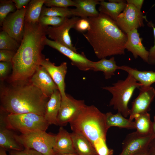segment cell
<instances>
[{
    "label": "cell",
    "mask_w": 155,
    "mask_h": 155,
    "mask_svg": "<svg viewBox=\"0 0 155 155\" xmlns=\"http://www.w3.org/2000/svg\"><path fill=\"white\" fill-rule=\"evenodd\" d=\"M66 18L51 16H40L39 23L43 26L51 25L53 27H57L62 25L64 22Z\"/></svg>",
    "instance_id": "1f68e13d"
},
{
    "label": "cell",
    "mask_w": 155,
    "mask_h": 155,
    "mask_svg": "<svg viewBox=\"0 0 155 155\" xmlns=\"http://www.w3.org/2000/svg\"><path fill=\"white\" fill-rule=\"evenodd\" d=\"M30 1V0H12L15 4L16 10H20L27 6Z\"/></svg>",
    "instance_id": "f35d334b"
},
{
    "label": "cell",
    "mask_w": 155,
    "mask_h": 155,
    "mask_svg": "<svg viewBox=\"0 0 155 155\" xmlns=\"http://www.w3.org/2000/svg\"><path fill=\"white\" fill-rule=\"evenodd\" d=\"M5 88L0 95L1 109L9 114L44 115L49 98L30 82Z\"/></svg>",
    "instance_id": "3957f363"
},
{
    "label": "cell",
    "mask_w": 155,
    "mask_h": 155,
    "mask_svg": "<svg viewBox=\"0 0 155 155\" xmlns=\"http://www.w3.org/2000/svg\"><path fill=\"white\" fill-rule=\"evenodd\" d=\"M133 155H149L147 150L138 152Z\"/></svg>",
    "instance_id": "b9f144b4"
},
{
    "label": "cell",
    "mask_w": 155,
    "mask_h": 155,
    "mask_svg": "<svg viewBox=\"0 0 155 155\" xmlns=\"http://www.w3.org/2000/svg\"><path fill=\"white\" fill-rule=\"evenodd\" d=\"M144 1L143 0H127V3L134 5L138 9L141 10Z\"/></svg>",
    "instance_id": "60d3db41"
},
{
    "label": "cell",
    "mask_w": 155,
    "mask_h": 155,
    "mask_svg": "<svg viewBox=\"0 0 155 155\" xmlns=\"http://www.w3.org/2000/svg\"><path fill=\"white\" fill-rule=\"evenodd\" d=\"M99 13L98 16L88 18L90 26L86 32L83 34L84 36L99 59L124 55L127 34L120 28L115 21Z\"/></svg>",
    "instance_id": "7a4b0ae2"
},
{
    "label": "cell",
    "mask_w": 155,
    "mask_h": 155,
    "mask_svg": "<svg viewBox=\"0 0 155 155\" xmlns=\"http://www.w3.org/2000/svg\"><path fill=\"white\" fill-rule=\"evenodd\" d=\"M127 3L106 2L101 0L98 10L99 12L108 16L116 22L119 16L124 9Z\"/></svg>",
    "instance_id": "484cf974"
},
{
    "label": "cell",
    "mask_w": 155,
    "mask_h": 155,
    "mask_svg": "<svg viewBox=\"0 0 155 155\" xmlns=\"http://www.w3.org/2000/svg\"><path fill=\"white\" fill-rule=\"evenodd\" d=\"M148 25L152 28L154 38V46L151 47L149 51V55L148 63L151 65H155V27L152 22H148Z\"/></svg>",
    "instance_id": "e575fe53"
},
{
    "label": "cell",
    "mask_w": 155,
    "mask_h": 155,
    "mask_svg": "<svg viewBox=\"0 0 155 155\" xmlns=\"http://www.w3.org/2000/svg\"><path fill=\"white\" fill-rule=\"evenodd\" d=\"M147 150L149 155H155V138L150 143Z\"/></svg>",
    "instance_id": "ab89813d"
},
{
    "label": "cell",
    "mask_w": 155,
    "mask_h": 155,
    "mask_svg": "<svg viewBox=\"0 0 155 155\" xmlns=\"http://www.w3.org/2000/svg\"><path fill=\"white\" fill-rule=\"evenodd\" d=\"M0 155H8L6 152V150L4 148L0 147Z\"/></svg>",
    "instance_id": "ee69618b"
},
{
    "label": "cell",
    "mask_w": 155,
    "mask_h": 155,
    "mask_svg": "<svg viewBox=\"0 0 155 155\" xmlns=\"http://www.w3.org/2000/svg\"><path fill=\"white\" fill-rule=\"evenodd\" d=\"M27 6L9 13L4 20L2 30L20 44L25 32V16Z\"/></svg>",
    "instance_id": "9c48e42d"
},
{
    "label": "cell",
    "mask_w": 155,
    "mask_h": 155,
    "mask_svg": "<svg viewBox=\"0 0 155 155\" xmlns=\"http://www.w3.org/2000/svg\"><path fill=\"white\" fill-rule=\"evenodd\" d=\"M16 52L11 50H0V62H11Z\"/></svg>",
    "instance_id": "8d00e7d4"
},
{
    "label": "cell",
    "mask_w": 155,
    "mask_h": 155,
    "mask_svg": "<svg viewBox=\"0 0 155 155\" xmlns=\"http://www.w3.org/2000/svg\"><path fill=\"white\" fill-rule=\"evenodd\" d=\"M105 116L106 124L108 129L112 127L135 129L134 122L126 119L119 112L113 114L110 112L105 114Z\"/></svg>",
    "instance_id": "d4e9b609"
},
{
    "label": "cell",
    "mask_w": 155,
    "mask_h": 155,
    "mask_svg": "<svg viewBox=\"0 0 155 155\" xmlns=\"http://www.w3.org/2000/svg\"><path fill=\"white\" fill-rule=\"evenodd\" d=\"M16 8L14 3L11 0L0 1V25L2 23L7 15L10 13L15 11Z\"/></svg>",
    "instance_id": "4dcf8cb0"
},
{
    "label": "cell",
    "mask_w": 155,
    "mask_h": 155,
    "mask_svg": "<svg viewBox=\"0 0 155 155\" xmlns=\"http://www.w3.org/2000/svg\"><path fill=\"white\" fill-rule=\"evenodd\" d=\"M112 86H106L102 89L110 92L112 97L109 106H112L125 117L129 116L131 109L128 105L135 90L142 85L130 74H128L124 80H119L112 84Z\"/></svg>",
    "instance_id": "5b68a950"
},
{
    "label": "cell",
    "mask_w": 155,
    "mask_h": 155,
    "mask_svg": "<svg viewBox=\"0 0 155 155\" xmlns=\"http://www.w3.org/2000/svg\"><path fill=\"white\" fill-rule=\"evenodd\" d=\"M119 69L124 71L132 75L142 86H151L155 82V71H141L125 65L119 66Z\"/></svg>",
    "instance_id": "603a6c76"
},
{
    "label": "cell",
    "mask_w": 155,
    "mask_h": 155,
    "mask_svg": "<svg viewBox=\"0 0 155 155\" xmlns=\"http://www.w3.org/2000/svg\"><path fill=\"white\" fill-rule=\"evenodd\" d=\"M55 155H78L76 153H69L64 154H57Z\"/></svg>",
    "instance_id": "bcb514c9"
},
{
    "label": "cell",
    "mask_w": 155,
    "mask_h": 155,
    "mask_svg": "<svg viewBox=\"0 0 155 155\" xmlns=\"http://www.w3.org/2000/svg\"><path fill=\"white\" fill-rule=\"evenodd\" d=\"M70 135L76 154L78 155H98L91 143L84 136L74 132Z\"/></svg>",
    "instance_id": "7402d4cb"
},
{
    "label": "cell",
    "mask_w": 155,
    "mask_h": 155,
    "mask_svg": "<svg viewBox=\"0 0 155 155\" xmlns=\"http://www.w3.org/2000/svg\"><path fill=\"white\" fill-rule=\"evenodd\" d=\"M138 96L132 102L129 119L131 121L137 114L148 112L155 97V89L151 86H142L139 89Z\"/></svg>",
    "instance_id": "4fadbf2b"
},
{
    "label": "cell",
    "mask_w": 155,
    "mask_h": 155,
    "mask_svg": "<svg viewBox=\"0 0 155 155\" xmlns=\"http://www.w3.org/2000/svg\"><path fill=\"white\" fill-rule=\"evenodd\" d=\"M20 45L16 40L6 32L2 30L0 32V50H11L16 52Z\"/></svg>",
    "instance_id": "f546056e"
},
{
    "label": "cell",
    "mask_w": 155,
    "mask_h": 155,
    "mask_svg": "<svg viewBox=\"0 0 155 155\" xmlns=\"http://www.w3.org/2000/svg\"><path fill=\"white\" fill-rule=\"evenodd\" d=\"M109 2H113L116 3H126V0H109Z\"/></svg>",
    "instance_id": "7bdbcfd3"
},
{
    "label": "cell",
    "mask_w": 155,
    "mask_h": 155,
    "mask_svg": "<svg viewBox=\"0 0 155 155\" xmlns=\"http://www.w3.org/2000/svg\"><path fill=\"white\" fill-rule=\"evenodd\" d=\"M56 135L46 131L31 132L15 135L17 141L24 148H31L43 155H55L53 148Z\"/></svg>",
    "instance_id": "52a82bcc"
},
{
    "label": "cell",
    "mask_w": 155,
    "mask_h": 155,
    "mask_svg": "<svg viewBox=\"0 0 155 155\" xmlns=\"http://www.w3.org/2000/svg\"><path fill=\"white\" fill-rule=\"evenodd\" d=\"M76 8L72 9L74 16L82 18L98 16L99 12L96 10V6L99 4L101 0H74Z\"/></svg>",
    "instance_id": "ffe728a7"
},
{
    "label": "cell",
    "mask_w": 155,
    "mask_h": 155,
    "mask_svg": "<svg viewBox=\"0 0 155 155\" xmlns=\"http://www.w3.org/2000/svg\"><path fill=\"white\" fill-rule=\"evenodd\" d=\"M152 133L155 138V122L153 121L152 127Z\"/></svg>",
    "instance_id": "f6af8a7d"
},
{
    "label": "cell",
    "mask_w": 155,
    "mask_h": 155,
    "mask_svg": "<svg viewBox=\"0 0 155 155\" xmlns=\"http://www.w3.org/2000/svg\"><path fill=\"white\" fill-rule=\"evenodd\" d=\"M53 150L55 154L76 153L70 133L61 127L56 135Z\"/></svg>",
    "instance_id": "d6986e66"
},
{
    "label": "cell",
    "mask_w": 155,
    "mask_h": 155,
    "mask_svg": "<svg viewBox=\"0 0 155 155\" xmlns=\"http://www.w3.org/2000/svg\"><path fill=\"white\" fill-rule=\"evenodd\" d=\"M48 26L39 22L25 21V32L19 48L12 61V82L26 81L40 65L44 58L41 52L45 44Z\"/></svg>",
    "instance_id": "6da1fadb"
},
{
    "label": "cell",
    "mask_w": 155,
    "mask_h": 155,
    "mask_svg": "<svg viewBox=\"0 0 155 155\" xmlns=\"http://www.w3.org/2000/svg\"><path fill=\"white\" fill-rule=\"evenodd\" d=\"M9 155H43L37 151L29 148H25L21 151L13 150L10 152Z\"/></svg>",
    "instance_id": "74e56055"
},
{
    "label": "cell",
    "mask_w": 155,
    "mask_h": 155,
    "mask_svg": "<svg viewBox=\"0 0 155 155\" xmlns=\"http://www.w3.org/2000/svg\"><path fill=\"white\" fill-rule=\"evenodd\" d=\"M84 101L78 100L69 95L61 99L57 119V125L62 126L73 120L86 106Z\"/></svg>",
    "instance_id": "8fae6325"
},
{
    "label": "cell",
    "mask_w": 155,
    "mask_h": 155,
    "mask_svg": "<svg viewBox=\"0 0 155 155\" xmlns=\"http://www.w3.org/2000/svg\"><path fill=\"white\" fill-rule=\"evenodd\" d=\"M147 20L141 10L131 4L127 3L122 12L118 17L116 23L120 28L127 34L130 31L144 27V19Z\"/></svg>",
    "instance_id": "ba28073f"
},
{
    "label": "cell",
    "mask_w": 155,
    "mask_h": 155,
    "mask_svg": "<svg viewBox=\"0 0 155 155\" xmlns=\"http://www.w3.org/2000/svg\"><path fill=\"white\" fill-rule=\"evenodd\" d=\"M44 4L48 7L68 8L76 6L73 0H45Z\"/></svg>",
    "instance_id": "d6a6232c"
},
{
    "label": "cell",
    "mask_w": 155,
    "mask_h": 155,
    "mask_svg": "<svg viewBox=\"0 0 155 155\" xmlns=\"http://www.w3.org/2000/svg\"><path fill=\"white\" fill-rule=\"evenodd\" d=\"M51 16L69 18L73 16L72 9L56 7L42 8L40 16Z\"/></svg>",
    "instance_id": "f1b7e54d"
},
{
    "label": "cell",
    "mask_w": 155,
    "mask_h": 155,
    "mask_svg": "<svg viewBox=\"0 0 155 155\" xmlns=\"http://www.w3.org/2000/svg\"><path fill=\"white\" fill-rule=\"evenodd\" d=\"M48 72L53 80L57 86L61 94V99L67 96L65 91V76L67 70V63L64 62L58 66L51 62L48 58L43 59L40 63Z\"/></svg>",
    "instance_id": "9a60e30c"
},
{
    "label": "cell",
    "mask_w": 155,
    "mask_h": 155,
    "mask_svg": "<svg viewBox=\"0 0 155 155\" xmlns=\"http://www.w3.org/2000/svg\"><path fill=\"white\" fill-rule=\"evenodd\" d=\"M80 18L75 16L71 18H66L61 25L57 27H48L46 30V34L53 41L78 52L77 49L72 44L69 32L71 28H74Z\"/></svg>",
    "instance_id": "30bf717a"
},
{
    "label": "cell",
    "mask_w": 155,
    "mask_h": 155,
    "mask_svg": "<svg viewBox=\"0 0 155 155\" xmlns=\"http://www.w3.org/2000/svg\"><path fill=\"white\" fill-rule=\"evenodd\" d=\"M154 138L153 134L143 136L136 131L129 133L123 142L122 150L119 155H133L146 150L150 143Z\"/></svg>",
    "instance_id": "7c38bea8"
},
{
    "label": "cell",
    "mask_w": 155,
    "mask_h": 155,
    "mask_svg": "<svg viewBox=\"0 0 155 155\" xmlns=\"http://www.w3.org/2000/svg\"><path fill=\"white\" fill-rule=\"evenodd\" d=\"M61 100L60 92L58 90H56L51 95L46 103L44 117L49 125H57V117Z\"/></svg>",
    "instance_id": "44dd1931"
},
{
    "label": "cell",
    "mask_w": 155,
    "mask_h": 155,
    "mask_svg": "<svg viewBox=\"0 0 155 155\" xmlns=\"http://www.w3.org/2000/svg\"><path fill=\"white\" fill-rule=\"evenodd\" d=\"M45 45L53 48L67 57L71 61L72 65L76 67L83 71L91 70L92 62L86 58L84 52L81 54L73 51L70 49L46 38L45 40Z\"/></svg>",
    "instance_id": "5bb4252c"
},
{
    "label": "cell",
    "mask_w": 155,
    "mask_h": 155,
    "mask_svg": "<svg viewBox=\"0 0 155 155\" xmlns=\"http://www.w3.org/2000/svg\"><path fill=\"white\" fill-rule=\"evenodd\" d=\"M6 119L9 128L21 133L46 131L49 125L44 116L33 113L20 114L7 113Z\"/></svg>",
    "instance_id": "8992f818"
},
{
    "label": "cell",
    "mask_w": 155,
    "mask_h": 155,
    "mask_svg": "<svg viewBox=\"0 0 155 155\" xmlns=\"http://www.w3.org/2000/svg\"><path fill=\"white\" fill-rule=\"evenodd\" d=\"M134 121L136 132L139 134L147 136L152 134L153 122L148 112L137 114L134 117Z\"/></svg>",
    "instance_id": "4316f807"
},
{
    "label": "cell",
    "mask_w": 155,
    "mask_h": 155,
    "mask_svg": "<svg viewBox=\"0 0 155 155\" xmlns=\"http://www.w3.org/2000/svg\"><path fill=\"white\" fill-rule=\"evenodd\" d=\"M127 40L125 49L131 52L135 59L138 57L148 63L149 55L142 43V38H140L137 29H133L127 34Z\"/></svg>",
    "instance_id": "ac0fdd59"
},
{
    "label": "cell",
    "mask_w": 155,
    "mask_h": 155,
    "mask_svg": "<svg viewBox=\"0 0 155 155\" xmlns=\"http://www.w3.org/2000/svg\"><path fill=\"white\" fill-rule=\"evenodd\" d=\"M11 68V62H0V77L1 80H3L5 78Z\"/></svg>",
    "instance_id": "d590c367"
},
{
    "label": "cell",
    "mask_w": 155,
    "mask_h": 155,
    "mask_svg": "<svg viewBox=\"0 0 155 155\" xmlns=\"http://www.w3.org/2000/svg\"><path fill=\"white\" fill-rule=\"evenodd\" d=\"M119 67L113 57L108 59L104 58L97 61H92L91 65V70L102 72L106 80L109 79L115 75V72L119 69Z\"/></svg>",
    "instance_id": "cb8c5ba5"
},
{
    "label": "cell",
    "mask_w": 155,
    "mask_h": 155,
    "mask_svg": "<svg viewBox=\"0 0 155 155\" xmlns=\"http://www.w3.org/2000/svg\"><path fill=\"white\" fill-rule=\"evenodd\" d=\"M90 26V22L88 18H80L75 24L74 28L79 32H83L87 31Z\"/></svg>",
    "instance_id": "836d02e7"
},
{
    "label": "cell",
    "mask_w": 155,
    "mask_h": 155,
    "mask_svg": "<svg viewBox=\"0 0 155 155\" xmlns=\"http://www.w3.org/2000/svg\"><path fill=\"white\" fill-rule=\"evenodd\" d=\"M30 82L49 98L55 90H58L48 72L41 65L31 77Z\"/></svg>",
    "instance_id": "2e32d148"
},
{
    "label": "cell",
    "mask_w": 155,
    "mask_h": 155,
    "mask_svg": "<svg viewBox=\"0 0 155 155\" xmlns=\"http://www.w3.org/2000/svg\"><path fill=\"white\" fill-rule=\"evenodd\" d=\"M73 132L81 134L90 142L94 149L106 144L108 130L105 114L94 106H86L69 123Z\"/></svg>",
    "instance_id": "277c9868"
},
{
    "label": "cell",
    "mask_w": 155,
    "mask_h": 155,
    "mask_svg": "<svg viewBox=\"0 0 155 155\" xmlns=\"http://www.w3.org/2000/svg\"><path fill=\"white\" fill-rule=\"evenodd\" d=\"M45 0H32L27 7L25 21L30 23L39 22L43 5Z\"/></svg>",
    "instance_id": "83f0119b"
},
{
    "label": "cell",
    "mask_w": 155,
    "mask_h": 155,
    "mask_svg": "<svg viewBox=\"0 0 155 155\" xmlns=\"http://www.w3.org/2000/svg\"><path fill=\"white\" fill-rule=\"evenodd\" d=\"M153 121L155 122V115L154 117V121Z\"/></svg>",
    "instance_id": "7dc6e473"
},
{
    "label": "cell",
    "mask_w": 155,
    "mask_h": 155,
    "mask_svg": "<svg viewBox=\"0 0 155 155\" xmlns=\"http://www.w3.org/2000/svg\"><path fill=\"white\" fill-rule=\"evenodd\" d=\"M0 116V146L6 150L15 151H21L24 147L16 140L15 134L13 130L9 128L7 125L6 119V114L1 110Z\"/></svg>",
    "instance_id": "e0dca14e"
}]
</instances>
